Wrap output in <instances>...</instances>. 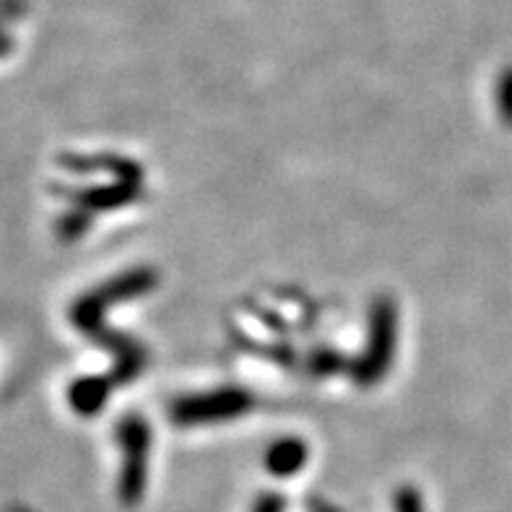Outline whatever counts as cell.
Wrapping results in <instances>:
<instances>
[{"mask_svg": "<svg viewBox=\"0 0 512 512\" xmlns=\"http://www.w3.org/2000/svg\"><path fill=\"white\" fill-rule=\"evenodd\" d=\"M123 445L128 453V461L120 479V497L125 505H136L141 500L143 487H146V435L136 432V424L128 422L123 429Z\"/></svg>", "mask_w": 512, "mask_h": 512, "instance_id": "1", "label": "cell"}, {"mask_svg": "<svg viewBox=\"0 0 512 512\" xmlns=\"http://www.w3.org/2000/svg\"><path fill=\"white\" fill-rule=\"evenodd\" d=\"M307 450L305 445H299L294 440H284L279 445H273L271 453H268V468H271L276 476H292L297 474L299 468L305 466Z\"/></svg>", "mask_w": 512, "mask_h": 512, "instance_id": "2", "label": "cell"}, {"mask_svg": "<svg viewBox=\"0 0 512 512\" xmlns=\"http://www.w3.org/2000/svg\"><path fill=\"white\" fill-rule=\"evenodd\" d=\"M104 383L102 380H94V377H84V380H76L68 390V401H71L73 409L81 416L97 414L99 406L104 403Z\"/></svg>", "mask_w": 512, "mask_h": 512, "instance_id": "3", "label": "cell"}, {"mask_svg": "<svg viewBox=\"0 0 512 512\" xmlns=\"http://www.w3.org/2000/svg\"><path fill=\"white\" fill-rule=\"evenodd\" d=\"M396 512H424L422 500H419V494H416V489H411V487L398 489V494H396Z\"/></svg>", "mask_w": 512, "mask_h": 512, "instance_id": "4", "label": "cell"}, {"mask_svg": "<svg viewBox=\"0 0 512 512\" xmlns=\"http://www.w3.org/2000/svg\"><path fill=\"white\" fill-rule=\"evenodd\" d=\"M255 512H281V502L276 497H266V500H260Z\"/></svg>", "mask_w": 512, "mask_h": 512, "instance_id": "5", "label": "cell"}, {"mask_svg": "<svg viewBox=\"0 0 512 512\" xmlns=\"http://www.w3.org/2000/svg\"><path fill=\"white\" fill-rule=\"evenodd\" d=\"M8 47H11V45H8L6 34L0 32V55H6V52H8Z\"/></svg>", "mask_w": 512, "mask_h": 512, "instance_id": "6", "label": "cell"}, {"mask_svg": "<svg viewBox=\"0 0 512 512\" xmlns=\"http://www.w3.org/2000/svg\"><path fill=\"white\" fill-rule=\"evenodd\" d=\"M315 512H333V510H331V507H325V505H318V507H315Z\"/></svg>", "mask_w": 512, "mask_h": 512, "instance_id": "7", "label": "cell"}]
</instances>
